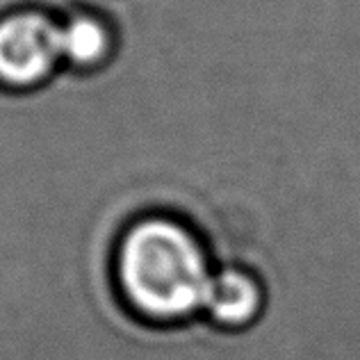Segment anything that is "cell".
<instances>
[{"label":"cell","mask_w":360,"mask_h":360,"mask_svg":"<svg viewBox=\"0 0 360 360\" xmlns=\"http://www.w3.org/2000/svg\"><path fill=\"white\" fill-rule=\"evenodd\" d=\"M62 53V27L51 18L25 12L0 23V78L7 82H37Z\"/></svg>","instance_id":"2"},{"label":"cell","mask_w":360,"mask_h":360,"mask_svg":"<svg viewBox=\"0 0 360 360\" xmlns=\"http://www.w3.org/2000/svg\"><path fill=\"white\" fill-rule=\"evenodd\" d=\"M105 30L91 18H75L62 27V49L73 62L87 64L98 60L105 51Z\"/></svg>","instance_id":"4"},{"label":"cell","mask_w":360,"mask_h":360,"mask_svg":"<svg viewBox=\"0 0 360 360\" xmlns=\"http://www.w3.org/2000/svg\"><path fill=\"white\" fill-rule=\"evenodd\" d=\"M267 308V290L255 271L242 264H217L207 290L203 319L221 330H246Z\"/></svg>","instance_id":"3"},{"label":"cell","mask_w":360,"mask_h":360,"mask_svg":"<svg viewBox=\"0 0 360 360\" xmlns=\"http://www.w3.org/2000/svg\"><path fill=\"white\" fill-rule=\"evenodd\" d=\"M214 269L201 235L167 217L132 221L119 233L112 255V276L123 306L153 326H178L201 317Z\"/></svg>","instance_id":"1"}]
</instances>
